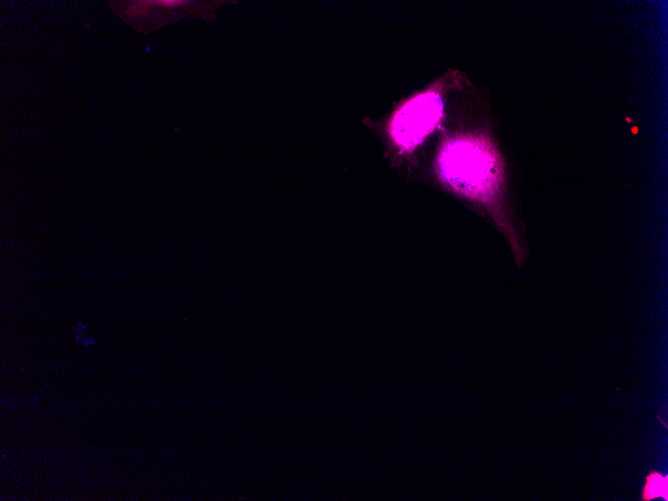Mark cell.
I'll list each match as a JSON object with an SVG mask.
<instances>
[{"label": "cell", "mask_w": 668, "mask_h": 501, "mask_svg": "<svg viewBox=\"0 0 668 501\" xmlns=\"http://www.w3.org/2000/svg\"><path fill=\"white\" fill-rule=\"evenodd\" d=\"M438 168L450 187L480 200L493 195L501 177L493 148L476 138H458L445 144L438 157Z\"/></svg>", "instance_id": "1"}, {"label": "cell", "mask_w": 668, "mask_h": 501, "mask_svg": "<svg viewBox=\"0 0 668 501\" xmlns=\"http://www.w3.org/2000/svg\"><path fill=\"white\" fill-rule=\"evenodd\" d=\"M438 94L425 92L406 102L394 115L389 128L395 144L404 150L416 148L437 126L442 115Z\"/></svg>", "instance_id": "2"}, {"label": "cell", "mask_w": 668, "mask_h": 501, "mask_svg": "<svg viewBox=\"0 0 668 501\" xmlns=\"http://www.w3.org/2000/svg\"><path fill=\"white\" fill-rule=\"evenodd\" d=\"M659 497L668 500V476L651 471L645 478L641 500L650 501Z\"/></svg>", "instance_id": "3"}]
</instances>
